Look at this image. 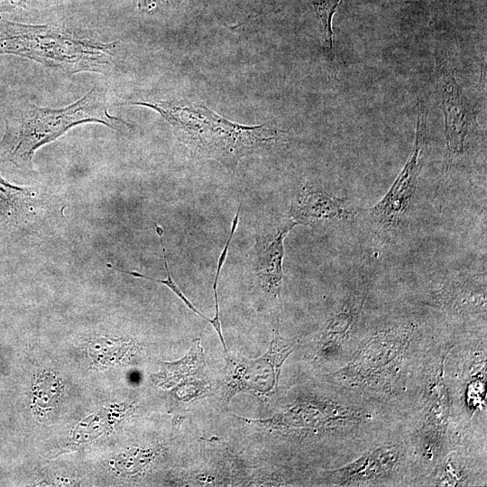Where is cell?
Wrapping results in <instances>:
<instances>
[{"label": "cell", "instance_id": "obj_1", "mask_svg": "<svg viewBox=\"0 0 487 487\" xmlns=\"http://www.w3.org/2000/svg\"><path fill=\"white\" fill-rule=\"evenodd\" d=\"M131 105L159 113L193 160L216 161L231 172L243 158L272 146L282 134L268 124L247 126L234 123L204 105L188 100L138 101Z\"/></svg>", "mask_w": 487, "mask_h": 487}, {"label": "cell", "instance_id": "obj_2", "mask_svg": "<svg viewBox=\"0 0 487 487\" xmlns=\"http://www.w3.org/2000/svg\"><path fill=\"white\" fill-rule=\"evenodd\" d=\"M4 122L0 163L23 171H33L32 161L37 150L78 124L96 123L111 129L126 124L110 114L107 91L98 85L61 108L41 107L23 98L12 101L5 108Z\"/></svg>", "mask_w": 487, "mask_h": 487}, {"label": "cell", "instance_id": "obj_3", "mask_svg": "<svg viewBox=\"0 0 487 487\" xmlns=\"http://www.w3.org/2000/svg\"><path fill=\"white\" fill-rule=\"evenodd\" d=\"M118 41L79 37L50 24H29L0 16V55H14L66 75L106 74L114 67Z\"/></svg>", "mask_w": 487, "mask_h": 487}, {"label": "cell", "instance_id": "obj_4", "mask_svg": "<svg viewBox=\"0 0 487 487\" xmlns=\"http://www.w3.org/2000/svg\"><path fill=\"white\" fill-rule=\"evenodd\" d=\"M414 331L411 323L379 329L360 345L349 363L328 375L354 387L383 388L403 365Z\"/></svg>", "mask_w": 487, "mask_h": 487}, {"label": "cell", "instance_id": "obj_5", "mask_svg": "<svg viewBox=\"0 0 487 487\" xmlns=\"http://www.w3.org/2000/svg\"><path fill=\"white\" fill-rule=\"evenodd\" d=\"M426 144L427 110L420 104L412 153L384 197L368 210L372 226L382 236L391 237L404 221L418 181Z\"/></svg>", "mask_w": 487, "mask_h": 487}, {"label": "cell", "instance_id": "obj_6", "mask_svg": "<svg viewBox=\"0 0 487 487\" xmlns=\"http://www.w3.org/2000/svg\"><path fill=\"white\" fill-rule=\"evenodd\" d=\"M436 63L445 116L447 165L450 167L468 149L476 112L463 96L450 65L442 58Z\"/></svg>", "mask_w": 487, "mask_h": 487}, {"label": "cell", "instance_id": "obj_7", "mask_svg": "<svg viewBox=\"0 0 487 487\" xmlns=\"http://www.w3.org/2000/svg\"><path fill=\"white\" fill-rule=\"evenodd\" d=\"M449 350L437 356L425 391L421 438L425 454L436 457L443 447L450 416V397L445 381V362Z\"/></svg>", "mask_w": 487, "mask_h": 487}, {"label": "cell", "instance_id": "obj_8", "mask_svg": "<svg viewBox=\"0 0 487 487\" xmlns=\"http://www.w3.org/2000/svg\"><path fill=\"white\" fill-rule=\"evenodd\" d=\"M367 417L354 407L325 401L298 403L269 420L278 427L341 431L361 425Z\"/></svg>", "mask_w": 487, "mask_h": 487}, {"label": "cell", "instance_id": "obj_9", "mask_svg": "<svg viewBox=\"0 0 487 487\" xmlns=\"http://www.w3.org/2000/svg\"><path fill=\"white\" fill-rule=\"evenodd\" d=\"M225 354L223 394L226 402L242 391L265 395L277 389L280 377L264 355L252 360L238 354Z\"/></svg>", "mask_w": 487, "mask_h": 487}, {"label": "cell", "instance_id": "obj_10", "mask_svg": "<svg viewBox=\"0 0 487 487\" xmlns=\"http://www.w3.org/2000/svg\"><path fill=\"white\" fill-rule=\"evenodd\" d=\"M354 216L344 199L312 185H303L294 194L286 216L297 225H317Z\"/></svg>", "mask_w": 487, "mask_h": 487}, {"label": "cell", "instance_id": "obj_11", "mask_svg": "<svg viewBox=\"0 0 487 487\" xmlns=\"http://www.w3.org/2000/svg\"><path fill=\"white\" fill-rule=\"evenodd\" d=\"M400 458L401 447L399 445H382L327 473L338 485H363L389 476L399 465Z\"/></svg>", "mask_w": 487, "mask_h": 487}, {"label": "cell", "instance_id": "obj_12", "mask_svg": "<svg viewBox=\"0 0 487 487\" xmlns=\"http://www.w3.org/2000/svg\"><path fill=\"white\" fill-rule=\"evenodd\" d=\"M297 225L286 217L275 231L266 236L255 252L253 267L262 291L271 299L280 297L283 278L284 239Z\"/></svg>", "mask_w": 487, "mask_h": 487}, {"label": "cell", "instance_id": "obj_13", "mask_svg": "<svg viewBox=\"0 0 487 487\" xmlns=\"http://www.w3.org/2000/svg\"><path fill=\"white\" fill-rule=\"evenodd\" d=\"M365 299L363 291L351 294L328 318L318 335L316 354L321 359L335 356L358 321Z\"/></svg>", "mask_w": 487, "mask_h": 487}, {"label": "cell", "instance_id": "obj_14", "mask_svg": "<svg viewBox=\"0 0 487 487\" xmlns=\"http://www.w3.org/2000/svg\"><path fill=\"white\" fill-rule=\"evenodd\" d=\"M439 305L457 313L486 310L485 275L457 277L443 283L436 294Z\"/></svg>", "mask_w": 487, "mask_h": 487}, {"label": "cell", "instance_id": "obj_15", "mask_svg": "<svg viewBox=\"0 0 487 487\" xmlns=\"http://www.w3.org/2000/svg\"><path fill=\"white\" fill-rule=\"evenodd\" d=\"M32 188L14 185L0 175V220L18 222L33 207Z\"/></svg>", "mask_w": 487, "mask_h": 487}, {"label": "cell", "instance_id": "obj_16", "mask_svg": "<svg viewBox=\"0 0 487 487\" xmlns=\"http://www.w3.org/2000/svg\"><path fill=\"white\" fill-rule=\"evenodd\" d=\"M163 369L157 375L161 385L171 386L180 381L193 377L206 366L204 352L198 338L192 342L187 354L174 363H163Z\"/></svg>", "mask_w": 487, "mask_h": 487}, {"label": "cell", "instance_id": "obj_17", "mask_svg": "<svg viewBox=\"0 0 487 487\" xmlns=\"http://www.w3.org/2000/svg\"><path fill=\"white\" fill-rule=\"evenodd\" d=\"M433 475L434 485L462 486L468 482L469 471L457 455L451 454L439 464Z\"/></svg>", "mask_w": 487, "mask_h": 487}, {"label": "cell", "instance_id": "obj_18", "mask_svg": "<svg viewBox=\"0 0 487 487\" xmlns=\"http://www.w3.org/2000/svg\"><path fill=\"white\" fill-rule=\"evenodd\" d=\"M341 2L342 0H310L315 13L321 23L326 52L331 60H334V33L332 21Z\"/></svg>", "mask_w": 487, "mask_h": 487}, {"label": "cell", "instance_id": "obj_19", "mask_svg": "<svg viewBox=\"0 0 487 487\" xmlns=\"http://www.w3.org/2000/svg\"><path fill=\"white\" fill-rule=\"evenodd\" d=\"M241 207H242V203H240L239 207H238L239 209H237V211H236V213L234 215V219L232 221V225H231V231H230L229 237H228V239H227V241H226V243H225V244L224 246V249L221 252L220 256L218 258L216 272L215 280H214V284H213V290H214V296H215L216 314H215V317L213 318L208 319V322L211 324V326L214 327L215 331L216 332V334L219 336V339L221 341V344L223 345L225 353L227 352V348H226V345H225L224 335H223V333H222V325H221L220 316H219L217 283H218V279H219V275L221 273L223 265H224V263L225 262V259H226V256H227L230 243H231V241H232V239L234 237V232L236 231V228H237V225H238V223H239Z\"/></svg>", "mask_w": 487, "mask_h": 487}, {"label": "cell", "instance_id": "obj_20", "mask_svg": "<svg viewBox=\"0 0 487 487\" xmlns=\"http://www.w3.org/2000/svg\"><path fill=\"white\" fill-rule=\"evenodd\" d=\"M155 228H156V232L160 237V241H161V248H162V255H163V262H164V267H165V270H166V273H167V278L165 280H161V279H155V278H152V277H149V276H146V275H143L138 271H126V270H122V269H116L117 271H122L124 273H126V274H129L133 277H136V278H142V279H145V280H152V281H155V282H159V283H161L165 286H167L178 298H179L181 299V301L191 310L193 311L194 313L198 314V316H200L202 318H204L205 320L208 321V317H207L205 315H203L190 301L189 299L184 295V293L180 290V289L179 288V286L175 283V281L173 280L172 277H171V274L170 272V270H169V267H168V262H167V257H166V253H165V247H164V243H163V229L162 227H161L159 225H155Z\"/></svg>", "mask_w": 487, "mask_h": 487}, {"label": "cell", "instance_id": "obj_21", "mask_svg": "<svg viewBox=\"0 0 487 487\" xmlns=\"http://www.w3.org/2000/svg\"><path fill=\"white\" fill-rule=\"evenodd\" d=\"M276 327L273 329L269 349L263 354L271 363L276 374L280 377L283 363L296 348V341L283 338L279 333V319L277 318Z\"/></svg>", "mask_w": 487, "mask_h": 487}, {"label": "cell", "instance_id": "obj_22", "mask_svg": "<svg viewBox=\"0 0 487 487\" xmlns=\"http://www.w3.org/2000/svg\"><path fill=\"white\" fill-rule=\"evenodd\" d=\"M209 385L207 381H200L191 377L182 382L178 394L183 400H192L199 398L209 390Z\"/></svg>", "mask_w": 487, "mask_h": 487}, {"label": "cell", "instance_id": "obj_23", "mask_svg": "<svg viewBox=\"0 0 487 487\" xmlns=\"http://www.w3.org/2000/svg\"><path fill=\"white\" fill-rule=\"evenodd\" d=\"M38 0H0V13H14L27 10L33 6Z\"/></svg>", "mask_w": 487, "mask_h": 487}, {"label": "cell", "instance_id": "obj_24", "mask_svg": "<svg viewBox=\"0 0 487 487\" xmlns=\"http://www.w3.org/2000/svg\"><path fill=\"white\" fill-rule=\"evenodd\" d=\"M160 0H139L138 6L141 11L150 12L156 7Z\"/></svg>", "mask_w": 487, "mask_h": 487}, {"label": "cell", "instance_id": "obj_25", "mask_svg": "<svg viewBox=\"0 0 487 487\" xmlns=\"http://www.w3.org/2000/svg\"><path fill=\"white\" fill-rule=\"evenodd\" d=\"M186 418V415L177 414L174 416L172 420V433L176 434V432L179 430L181 423Z\"/></svg>", "mask_w": 487, "mask_h": 487}, {"label": "cell", "instance_id": "obj_26", "mask_svg": "<svg viewBox=\"0 0 487 487\" xmlns=\"http://www.w3.org/2000/svg\"><path fill=\"white\" fill-rule=\"evenodd\" d=\"M207 5V0H205V5Z\"/></svg>", "mask_w": 487, "mask_h": 487}]
</instances>
